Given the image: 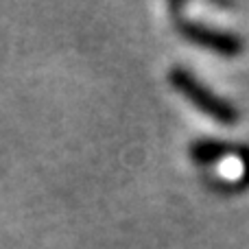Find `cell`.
Instances as JSON below:
<instances>
[{
	"mask_svg": "<svg viewBox=\"0 0 249 249\" xmlns=\"http://www.w3.org/2000/svg\"><path fill=\"white\" fill-rule=\"evenodd\" d=\"M168 81H171V86L175 88L181 96H186L199 112L206 114V116H210V118H214L216 123L236 124L238 118H241L236 105L230 103V101L223 99V96H219L216 92H212L206 83L199 81V79L195 77L188 68H184V66H175V68H171V72H168Z\"/></svg>",
	"mask_w": 249,
	"mask_h": 249,
	"instance_id": "6da1fadb",
	"label": "cell"
},
{
	"mask_svg": "<svg viewBox=\"0 0 249 249\" xmlns=\"http://www.w3.org/2000/svg\"><path fill=\"white\" fill-rule=\"evenodd\" d=\"M175 29L186 42L212 51L221 57H238L245 51V39L234 31L219 29V26L203 24V22H195L179 16L175 18Z\"/></svg>",
	"mask_w": 249,
	"mask_h": 249,
	"instance_id": "7a4b0ae2",
	"label": "cell"
},
{
	"mask_svg": "<svg viewBox=\"0 0 249 249\" xmlns=\"http://www.w3.org/2000/svg\"><path fill=\"white\" fill-rule=\"evenodd\" d=\"M188 153L197 166H212L228 158H236V144L221 138H199L190 144Z\"/></svg>",
	"mask_w": 249,
	"mask_h": 249,
	"instance_id": "3957f363",
	"label": "cell"
},
{
	"mask_svg": "<svg viewBox=\"0 0 249 249\" xmlns=\"http://www.w3.org/2000/svg\"><path fill=\"white\" fill-rule=\"evenodd\" d=\"M236 158L241 164V175L238 181L234 184V190L241 193V190L249 188V144H236Z\"/></svg>",
	"mask_w": 249,
	"mask_h": 249,
	"instance_id": "277c9868",
	"label": "cell"
}]
</instances>
